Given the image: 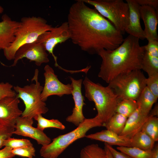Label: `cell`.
<instances>
[{"label": "cell", "mask_w": 158, "mask_h": 158, "mask_svg": "<svg viewBox=\"0 0 158 158\" xmlns=\"http://www.w3.org/2000/svg\"><path fill=\"white\" fill-rule=\"evenodd\" d=\"M138 108L136 101L131 99H123L118 103L115 113L121 114L128 118Z\"/></svg>", "instance_id": "26"}, {"label": "cell", "mask_w": 158, "mask_h": 158, "mask_svg": "<svg viewBox=\"0 0 158 158\" xmlns=\"http://www.w3.org/2000/svg\"><path fill=\"white\" fill-rule=\"evenodd\" d=\"M73 87L71 94L74 101V106L71 115L66 118V121L72 123L78 126L85 118L83 112V106L85 104V98L81 92L82 79L76 80L69 77Z\"/></svg>", "instance_id": "13"}, {"label": "cell", "mask_w": 158, "mask_h": 158, "mask_svg": "<svg viewBox=\"0 0 158 158\" xmlns=\"http://www.w3.org/2000/svg\"><path fill=\"white\" fill-rule=\"evenodd\" d=\"M20 22L14 41L3 50L4 56L8 60H13L16 52L20 47L36 41L40 35L50 30L53 27L46 20L40 17H23Z\"/></svg>", "instance_id": "4"}, {"label": "cell", "mask_w": 158, "mask_h": 158, "mask_svg": "<svg viewBox=\"0 0 158 158\" xmlns=\"http://www.w3.org/2000/svg\"><path fill=\"white\" fill-rule=\"evenodd\" d=\"M15 125L0 120V148L4 147L5 141L13 134Z\"/></svg>", "instance_id": "29"}, {"label": "cell", "mask_w": 158, "mask_h": 158, "mask_svg": "<svg viewBox=\"0 0 158 158\" xmlns=\"http://www.w3.org/2000/svg\"><path fill=\"white\" fill-rule=\"evenodd\" d=\"M146 78L141 70L120 75L109 83L120 101L123 99L136 100L146 86Z\"/></svg>", "instance_id": "7"}, {"label": "cell", "mask_w": 158, "mask_h": 158, "mask_svg": "<svg viewBox=\"0 0 158 158\" xmlns=\"http://www.w3.org/2000/svg\"><path fill=\"white\" fill-rule=\"evenodd\" d=\"M20 100L16 96L6 97L0 100V120L15 124L23 111L19 108Z\"/></svg>", "instance_id": "16"}, {"label": "cell", "mask_w": 158, "mask_h": 158, "mask_svg": "<svg viewBox=\"0 0 158 158\" xmlns=\"http://www.w3.org/2000/svg\"><path fill=\"white\" fill-rule=\"evenodd\" d=\"M100 126H103V124L95 116L85 118L75 129L58 136L49 144L42 146L40 150V155L44 158H57L73 142L85 137L89 130Z\"/></svg>", "instance_id": "5"}, {"label": "cell", "mask_w": 158, "mask_h": 158, "mask_svg": "<svg viewBox=\"0 0 158 158\" xmlns=\"http://www.w3.org/2000/svg\"><path fill=\"white\" fill-rule=\"evenodd\" d=\"M80 158H107L104 148L98 144L88 145L83 148L80 152Z\"/></svg>", "instance_id": "24"}, {"label": "cell", "mask_w": 158, "mask_h": 158, "mask_svg": "<svg viewBox=\"0 0 158 158\" xmlns=\"http://www.w3.org/2000/svg\"><path fill=\"white\" fill-rule=\"evenodd\" d=\"M4 11V8L1 6H0V15L3 13Z\"/></svg>", "instance_id": "40"}, {"label": "cell", "mask_w": 158, "mask_h": 158, "mask_svg": "<svg viewBox=\"0 0 158 158\" xmlns=\"http://www.w3.org/2000/svg\"><path fill=\"white\" fill-rule=\"evenodd\" d=\"M152 155L151 158H158V145H155L152 150Z\"/></svg>", "instance_id": "37"}, {"label": "cell", "mask_w": 158, "mask_h": 158, "mask_svg": "<svg viewBox=\"0 0 158 158\" xmlns=\"http://www.w3.org/2000/svg\"><path fill=\"white\" fill-rule=\"evenodd\" d=\"M33 145L30 140L24 139H16L9 138L6 140L4 147L11 148L12 150L28 146Z\"/></svg>", "instance_id": "30"}, {"label": "cell", "mask_w": 158, "mask_h": 158, "mask_svg": "<svg viewBox=\"0 0 158 158\" xmlns=\"http://www.w3.org/2000/svg\"><path fill=\"white\" fill-rule=\"evenodd\" d=\"M150 115L143 113L138 108L127 118L124 128L120 135L131 138L141 131Z\"/></svg>", "instance_id": "20"}, {"label": "cell", "mask_w": 158, "mask_h": 158, "mask_svg": "<svg viewBox=\"0 0 158 158\" xmlns=\"http://www.w3.org/2000/svg\"><path fill=\"white\" fill-rule=\"evenodd\" d=\"M71 34L67 21L63 23L60 26L53 27L51 30L45 32L38 37L37 41L42 44L46 51L51 55L55 61V66L65 72L67 70L59 65L57 63V57L54 53V50L58 44L64 42L70 39Z\"/></svg>", "instance_id": "9"}, {"label": "cell", "mask_w": 158, "mask_h": 158, "mask_svg": "<svg viewBox=\"0 0 158 158\" xmlns=\"http://www.w3.org/2000/svg\"><path fill=\"white\" fill-rule=\"evenodd\" d=\"M72 42L90 54L112 50L123 42V34L95 8L77 0L68 10L67 21Z\"/></svg>", "instance_id": "1"}, {"label": "cell", "mask_w": 158, "mask_h": 158, "mask_svg": "<svg viewBox=\"0 0 158 158\" xmlns=\"http://www.w3.org/2000/svg\"><path fill=\"white\" fill-rule=\"evenodd\" d=\"M33 118L37 122V128L42 131L45 128H49L61 130L65 128V126L57 119H47L43 117L42 114L37 115Z\"/></svg>", "instance_id": "27"}, {"label": "cell", "mask_w": 158, "mask_h": 158, "mask_svg": "<svg viewBox=\"0 0 158 158\" xmlns=\"http://www.w3.org/2000/svg\"><path fill=\"white\" fill-rule=\"evenodd\" d=\"M148 41L147 45L142 46L144 53L141 69L150 76L158 73V41Z\"/></svg>", "instance_id": "15"}, {"label": "cell", "mask_w": 158, "mask_h": 158, "mask_svg": "<svg viewBox=\"0 0 158 158\" xmlns=\"http://www.w3.org/2000/svg\"><path fill=\"white\" fill-rule=\"evenodd\" d=\"M146 84L150 91L158 98V73L148 76L146 78Z\"/></svg>", "instance_id": "32"}, {"label": "cell", "mask_w": 158, "mask_h": 158, "mask_svg": "<svg viewBox=\"0 0 158 158\" xmlns=\"http://www.w3.org/2000/svg\"><path fill=\"white\" fill-rule=\"evenodd\" d=\"M33 119L20 116L17 120L13 134L28 137L35 140L42 146L50 143L51 139L42 130L32 126Z\"/></svg>", "instance_id": "12"}, {"label": "cell", "mask_w": 158, "mask_h": 158, "mask_svg": "<svg viewBox=\"0 0 158 158\" xmlns=\"http://www.w3.org/2000/svg\"><path fill=\"white\" fill-rule=\"evenodd\" d=\"M126 1L129 8V17L125 32L139 39L144 40L145 38L140 22V6L135 0H126Z\"/></svg>", "instance_id": "17"}, {"label": "cell", "mask_w": 158, "mask_h": 158, "mask_svg": "<svg viewBox=\"0 0 158 158\" xmlns=\"http://www.w3.org/2000/svg\"><path fill=\"white\" fill-rule=\"evenodd\" d=\"M140 17L144 23L143 30L145 39L148 41H158V17L157 11L154 8L147 6H140Z\"/></svg>", "instance_id": "14"}, {"label": "cell", "mask_w": 158, "mask_h": 158, "mask_svg": "<svg viewBox=\"0 0 158 158\" xmlns=\"http://www.w3.org/2000/svg\"><path fill=\"white\" fill-rule=\"evenodd\" d=\"M104 149L105 150L107 158H113L112 155L108 148L104 145Z\"/></svg>", "instance_id": "39"}, {"label": "cell", "mask_w": 158, "mask_h": 158, "mask_svg": "<svg viewBox=\"0 0 158 158\" xmlns=\"http://www.w3.org/2000/svg\"><path fill=\"white\" fill-rule=\"evenodd\" d=\"M93 6L101 15L110 21L124 34L128 25L129 10L122 0H83Z\"/></svg>", "instance_id": "8"}, {"label": "cell", "mask_w": 158, "mask_h": 158, "mask_svg": "<svg viewBox=\"0 0 158 158\" xmlns=\"http://www.w3.org/2000/svg\"><path fill=\"white\" fill-rule=\"evenodd\" d=\"M0 22V50L8 47L15 39V34L20 22L12 20L6 14L2 15Z\"/></svg>", "instance_id": "18"}, {"label": "cell", "mask_w": 158, "mask_h": 158, "mask_svg": "<svg viewBox=\"0 0 158 158\" xmlns=\"http://www.w3.org/2000/svg\"><path fill=\"white\" fill-rule=\"evenodd\" d=\"M131 147L151 151L155 142L145 133L140 131L130 138Z\"/></svg>", "instance_id": "22"}, {"label": "cell", "mask_w": 158, "mask_h": 158, "mask_svg": "<svg viewBox=\"0 0 158 158\" xmlns=\"http://www.w3.org/2000/svg\"><path fill=\"white\" fill-rule=\"evenodd\" d=\"M127 118L123 115L115 113L104 126L107 129L120 135L124 128Z\"/></svg>", "instance_id": "23"}, {"label": "cell", "mask_w": 158, "mask_h": 158, "mask_svg": "<svg viewBox=\"0 0 158 158\" xmlns=\"http://www.w3.org/2000/svg\"><path fill=\"white\" fill-rule=\"evenodd\" d=\"M149 115V117L142 126L141 131L147 134L156 142L158 140V118L157 116Z\"/></svg>", "instance_id": "25"}, {"label": "cell", "mask_w": 158, "mask_h": 158, "mask_svg": "<svg viewBox=\"0 0 158 158\" xmlns=\"http://www.w3.org/2000/svg\"><path fill=\"white\" fill-rule=\"evenodd\" d=\"M12 149L8 147H4L0 150V158H12L14 155L12 152Z\"/></svg>", "instance_id": "36"}, {"label": "cell", "mask_w": 158, "mask_h": 158, "mask_svg": "<svg viewBox=\"0 0 158 158\" xmlns=\"http://www.w3.org/2000/svg\"><path fill=\"white\" fill-rule=\"evenodd\" d=\"M157 99L146 86L136 101L140 110L145 114L148 115Z\"/></svg>", "instance_id": "21"}, {"label": "cell", "mask_w": 158, "mask_h": 158, "mask_svg": "<svg viewBox=\"0 0 158 158\" xmlns=\"http://www.w3.org/2000/svg\"><path fill=\"white\" fill-rule=\"evenodd\" d=\"M140 6H147L154 8L157 12L158 9V0H135Z\"/></svg>", "instance_id": "35"}, {"label": "cell", "mask_w": 158, "mask_h": 158, "mask_svg": "<svg viewBox=\"0 0 158 158\" xmlns=\"http://www.w3.org/2000/svg\"><path fill=\"white\" fill-rule=\"evenodd\" d=\"M47 51L43 45L37 41L23 45L16 52L11 66H16L18 61L23 58L34 61L38 66L48 63L49 60Z\"/></svg>", "instance_id": "11"}, {"label": "cell", "mask_w": 158, "mask_h": 158, "mask_svg": "<svg viewBox=\"0 0 158 158\" xmlns=\"http://www.w3.org/2000/svg\"><path fill=\"white\" fill-rule=\"evenodd\" d=\"M104 145L109 149L113 158H132L125 153L117 151L111 145L105 143Z\"/></svg>", "instance_id": "34"}, {"label": "cell", "mask_w": 158, "mask_h": 158, "mask_svg": "<svg viewBox=\"0 0 158 158\" xmlns=\"http://www.w3.org/2000/svg\"><path fill=\"white\" fill-rule=\"evenodd\" d=\"M139 39L129 35L115 49L100 50L102 62L98 76L108 83L118 76L142 68L144 50Z\"/></svg>", "instance_id": "2"}, {"label": "cell", "mask_w": 158, "mask_h": 158, "mask_svg": "<svg viewBox=\"0 0 158 158\" xmlns=\"http://www.w3.org/2000/svg\"><path fill=\"white\" fill-rule=\"evenodd\" d=\"M13 86L10 83H0V100L6 97H14L17 93L12 89Z\"/></svg>", "instance_id": "33"}, {"label": "cell", "mask_w": 158, "mask_h": 158, "mask_svg": "<svg viewBox=\"0 0 158 158\" xmlns=\"http://www.w3.org/2000/svg\"><path fill=\"white\" fill-rule=\"evenodd\" d=\"M85 137L90 139L103 142L111 146L131 147L130 138L118 135L107 129L86 135Z\"/></svg>", "instance_id": "19"}, {"label": "cell", "mask_w": 158, "mask_h": 158, "mask_svg": "<svg viewBox=\"0 0 158 158\" xmlns=\"http://www.w3.org/2000/svg\"><path fill=\"white\" fill-rule=\"evenodd\" d=\"M38 70L36 69L32 79L35 81V83L23 87H13V90L17 93L16 97L23 100L25 105L22 116L33 119L36 116L45 114L48 111L46 103L41 98L43 87L38 81Z\"/></svg>", "instance_id": "6"}, {"label": "cell", "mask_w": 158, "mask_h": 158, "mask_svg": "<svg viewBox=\"0 0 158 158\" xmlns=\"http://www.w3.org/2000/svg\"><path fill=\"white\" fill-rule=\"evenodd\" d=\"M83 83L85 96L95 103L97 112L95 117L104 126L115 113L117 105L120 101L108 86L104 87L99 83H95L87 76Z\"/></svg>", "instance_id": "3"}, {"label": "cell", "mask_w": 158, "mask_h": 158, "mask_svg": "<svg viewBox=\"0 0 158 158\" xmlns=\"http://www.w3.org/2000/svg\"><path fill=\"white\" fill-rule=\"evenodd\" d=\"M45 78L44 87L41 93L42 100L45 102L50 96L56 95L61 97L71 94L73 87L71 84H65L59 80L52 68L48 65L44 67Z\"/></svg>", "instance_id": "10"}, {"label": "cell", "mask_w": 158, "mask_h": 158, "mask_svg": "<svg viewBox=\"0 0 158 158\" xmlns=\"http://www.w3.org/2000/svg\"><path fill=\"white\" fill-rule=\"evenodd\" d=\"M12 152L15 155H18L28 158H33L35 155V150L33 145L12 149Z\"/></svg>", "instance_id": "31"}, {"label": "cell", "mask_w": 158, "mask_h": 158, "mask_svg": "<svg viewBox=\"0 0 158 158\" xmlns=\"http://www.w3.org/2000/svg\"><path fill=\"white\" fill-rule=\"evenodd\" d=\"M149 114L152 116H158V104H156L154 108L151 110Z\"/></svg>", "instance_id": "38"}, {"label": "cell", "mask_w": 158, "mask_h": 158, "mask_svg": "<svg viewBox=\"0 0 158 158\" xmlns=\"http://www.w3.org/2000/svg\"><path fill=\"white\" fill-rule=\"evenodd\" d=\"M116 149L132 158H151L152 154V150L146 151L133 147L118 146Z\"/></svg>", "instance_id": "28"}]
</instances>
